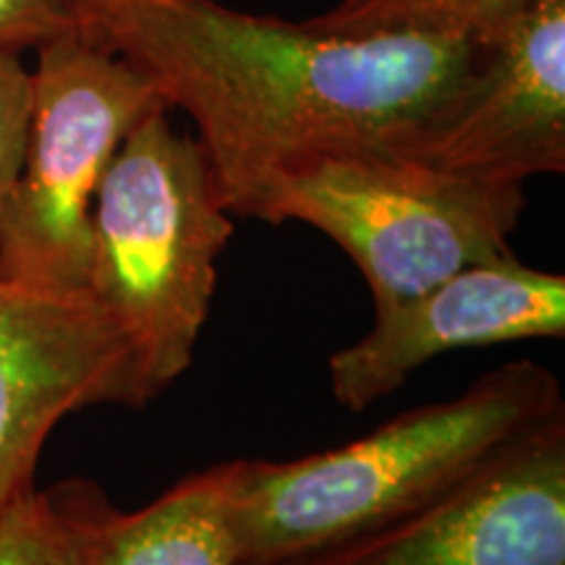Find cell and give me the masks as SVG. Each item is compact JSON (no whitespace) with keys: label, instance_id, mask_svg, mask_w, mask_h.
Here are the masks:
<instances>
[{"label":"cell","instance_id":"1","mask_svg":"<svg viewBox=\"0 0 565 565\" xmlns=\"http://www.w3.org/2000/svg\"><path fill=\"white\" fill-rule=\"evenodd\" d=\"M103 47L196 126L233 217L275 175L322 152L412 154L475 82L482 34H328L215 0H137Z\"/></svg>","mask_w":565,"mask_h":565},{"label":"cell","instance_id":"2","mask_svg":"<svg viewBox=\"0 0 565 565\" xmlns=\"http://www.w3.org/2000/svg\"><path fill=\"white\" fill-rule=\"evenodd\" d=\"M565 419L561 383L519 359L456 398L398 414L374 433L294 461L225 463L238 565H270L393 524L482 475Z\"/></svg>","mask_w":565,"mask_h":565},{"label":"cell","instance_id":"3","mask_svg":"<svg viewBox=\"0 0 565 565\" xmlns=\"http://www.w3.org/2000/svg\"><path fill=\"white\" fill-rule=\"evenodd\" d=\"M168 110L129 131L92 210L87 296L129 345L145 406L192 366L236 231L202 145Z\"/></svg>","mask_w":565,"mask_h":565},{"label":"cell","instance_id":"4","mask_svg":"<svg viewBox=\"0 0 565 565\" xmlns=\"http://www.w3.org/2000/svg\"><path fill=\"white\" fill-rule=\"evenodd\" d=\"M521 183L469 179L395 152H322L275 175L254 221L312 225L353 259L374 309L511 254Z\"/></svg>","mask_w":565,"mask_h":565},{"label":"cell","instance_id":"5","mask_svg":"<svg viewBox=\"0 0 565 565\" xmlns=\"http://www.w3.org/2000/svg\"><path fill=\"white\" fill-rule=\"evenodd\" d=\"M168 108L141 71L76 32L38 47L24 162L0 207V280L87 294L92 210L147 113Z\"/></svg>","mask_w":565,"mask_h":565},{"label":"cell","instance_id":"6","mask_svg":"<svg viewBox=\"0 0 565 565\" xmlns=\"http://www.w3.org/2000/svg\"><path fill=\"white\" fill-rule=\"evenodd\" d=\"M89 406H145L124 335L87 294L0 280V513L34 487L63 416Z\"/></svg>","mask_w":565,"mask_h":565},{"label":"cell","instance_id":"7","mask_svg":"<svg viewBox=\"0 0 565 565\" xmlns=\"http://www.w3.org/2000/svg\"><path fill=\"white\" fill-rule=\"evenodd\" d=\"M270 565H565V419L422 511Z\"/></svg>","mask_w":565,"mask_h":565},{"label":"cell","instance_id":"8","mask_svg":"<svg viewBox=\"0 0 565 565\" xmlns=\"http://www.w3.org/2000/svg\"><path fill=\"white\" fill-rule=\"evenodd\" d=\"M542 338H565V275L511 252L374 309L370 333L328 359L330 391L343 408L364 412L443 353Z\"/></svg>","mask_w":565,"mask_h":565},{"label":"cell","instance_id":"9","mask_svg":"<svg viewBox=\"0 0 565 565\" xmlns=\"http://www.w3.org/2000/svg\"><path fill=\"white\" fill-rule=\"evenodd\" d=\"M475 82L406 158L469 179L521 183L565 171V0H532L482 32Z\"/></svg>","mask_w":565,"mask_h":565},{"label":"cell","instance_id":"10","mask_svg":"<svg viewBox=\"0 0 565 565\" xmlns=\"http://www.w3.org/2000/svg\"><path fill=\"white\" fill-rule=\"evenodd\" d=\"M61 565H238L225 463L181 479L139 511H121L100 484L66 479L42 490Z\"/></svg>","mask_w":565,"mask_h":565},{"label":"cell","instance_id":"11","mask_svg":"<svg viewBox=\"0 0 565 565\" xmlns=\"http://www.w3.org/2000/svg\"><path fill=\"white\" fill-rule=\"evenodd\" d=\"M529 3L532 0H341L335 9L307 19L303 24L328 34H482Z\"/></svg>","mask_w":565,"mask_h":565},{"label":"cell","instance_id":"12","mask_svg":"<svg viewBox=\"0 0 565 565\" xmlns=\"http://www.w3.org/2000/svg\"><path fill=\"white\" fill-rule=\"evenodd\" d=\"M32 118V68L21 53L0 51V207L9 200L24 162Z\"/></svg>","mask_w":565,"mask_h":565},{"label":"cell","instance_id":"13","mask_svg":"<svg viewBox=\"0 0 565 565\" xmlns=\"http://www.w3.org/2000/svg\"><path fill=\"white\" fill-rule=\"evenodd\" d=\"M0 565H61L58 536L38 487L19 492L0 513Z\"/></svg>","mask_w":565,"mask_h":565},{"label":"cell","instance_id":"14","mask_svg":"<svg viewBox=\"0 0 565 565\" xmlns=\"http://www.w3.org/2000/svg\"><path fill=\"white\" fill-rule=\"evenodd\" d=\"M76 32L61 0H0V51H38Z\"/></svg>","mask_w":565,"mask_h":565},{"label":"cell","instance_id":"15","mask_svg":"<svg viewBox=\"0 0 565 565\" xmlns=\"http://www.w3.org/2000/svg\"><path fill=\"white\" fill-rule=\"evenodd\" d=\"M63 9L74 21V30L92 45H100L110 24L118 19V13L129 9L137 0H61Z\"/></svg>","mask_w":565,"mask_h":565}]
</instances>
